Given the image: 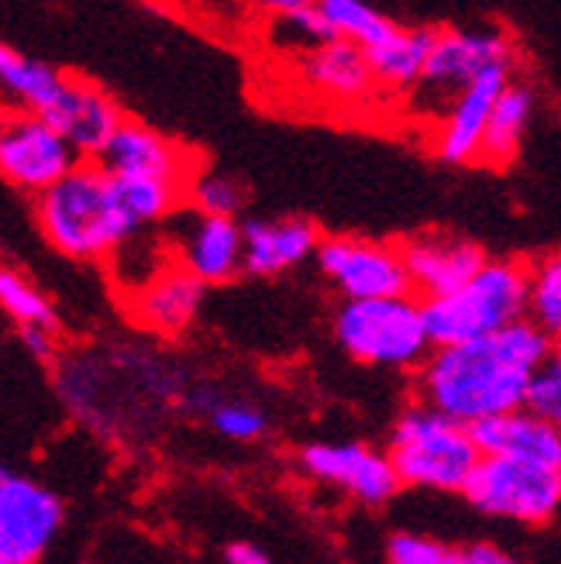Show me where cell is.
<instances>
[{
    "mask_svg": "<svg viewBox=\"0 0 561 564\" xmlns=\"http://www.w3.org/2000/svg\"><path fill=\"white\" fill-rule=\"evenodd\" d=\"M554 355V337L530 317H520L486 337L438 345L420 369V403L458 423H479L520 410L527 376Z\"/></svg>",
    "mask_w": 561,
    "mask_h": 564,
    "instance_id": "1",
    "label": "cell"
},
{
    "mask_svg": "<svg viewBox=\"0 0 561 564\" xmlns=\"http://www.w3.org/2000/svg\"><path fill=\"white\" fill-rule=\"evenodd\" d=\"M35 220L45 241L66 259L97 262L142 235L121 193L97 162H76L69 173L35 196Z\"/></svg>",
    "mask_w": 561,
    "mask_h": 564,
    "instance_id": "2",
    "label": "cell"
},
{
    "mask_svg": "<svg viewBox=\"0 0 561 564\" xmlns=\"http://www.w3.org/2000/svg\"><path fill=\"white\" fill-rule=\"evenodd\" d=\"M386 458L407 489L462 492L465 478L479 462V447L472 441L468 423L417 403L392 423Z\"/></svg>",
    "mask_w": 561,
    "mask_h": 564,
    "instance_id": "3",
    "label": "cell"
},
{
    "mask_svg": "<svg viewBox=\"0 0 561 564\" xmlns=\"http://www.w3.org/2000/svg\"><path fill=\"white\" fill-rule=\"evenodd\" d=\"M431 348L486 337L527 317V262L486 259L452 293L420 300Z\"/></svg>",
    "mask_w": 561,
    "mask_h": 564,
    "instance_id": "4",
    "label": "cell"
},
{
    "mask_svg": "<svg viewBox=\"0 0 561 564\" xmlns=\"http://www.w3.org/2000/svg\"><path fill=\"white\" fill-rule=\"evenodd\" d=\"M334 341L348 358L392 372L417 369L431 351L424 310L410 293L345 300L334 314Z\"/></svg>",
    "mask_w": 561,
    "mask_h": 564,
    "instance_id": "5",
    "label": "cell"
},
{
    "mask_svg": "<svg viewBox=\"0 0 561 564\" xmlns=\"http://www.w3.org/2000/svg\"><path fill=\"white\" fill-rule=\"evenodd\" d=\"M462 496L475 513L489 520L548 527L561 510V465L514 455H479Z\"/></svg>",
    "mask_w": 561,
    "mask_h": 564,
    "instance_id": "6",
    "label": "cell"
},
{
    "mask_svg": "<svg viewBox=\"0 0 561 564\" xmlns=\"http://www.w3.org/2000/svg\"><path fill=\"white\" fill-rule=\"evenodd\" d=\"M83 162L79 152L42 115L14 110L0 118V180L39 196Z\"/></svg>",
    "mask_w": 561,
    "mask_h": 564,
    "instance_id": "7",
    "label": "cell"
},
{
    "mask_svg": "<svg viewBox=\"0 0 561 564\" xmlns=\"http://www.w3.org/2000/svg\"><path fill=\"white\" fill-rule=\"evenodd\" d=\"M66 520L63 499L32 475L8 471L0 478V557L11 564H39Z\"/></svg>",
    "mask_w": 561,
    "mask_h": 564,
    "instance_id": "8",
    "label": "cell"
},
{
    "mask_svg": "<svg viewBox=\"0 0 561 564\" xmlns=\"http://www.w3.org/2000/svg\"><path fill=\"white\" fill-rule=\"evenodd\" d=\"M314 259L321 265V275L345 300H376V296L410 293L400 245L358 238V235H334V238L317 241Z\"/></svg>",
    "mask_w": 561,
    "mask_h": 564,
    "instance_id": "9",
    "label": "cell"
},
{
    "mask_svg": "<svg viewBox=\"0 0 561 564\" xmlns=\"http://www.w3.org/2000/svg\"><path fill=\"white\" fill-rule=\"evenodd\" d=\"M493 66H517V48L510 35L462 32V28L431 32L428 59L413 90L424 94L434 104H447L468 79H475Z\"/></svg>",
    "mask_w": 561,
    "mask_h": 564,
    "instance_id": "10",
    "label": "cell"
},
{
    "mask_svg": "<svg viewBox=\"0 0 561 564\" xmlns=\"http://www.w3.org/2000/svg\"><path fill=\"white\" fill-rule=\"evenodd\" d=\"M300 471L314 482L338 489L362 506H386L403 489L386 451L362 441H317L300 451Z\"/></svg>",
    "mask_w": 561,
    "mask_h": 564,
    "instance_id": "11",
    "label": "cell"
},
{
    "mask_svg": "<svg viewBox=\"0 0 561 564\" xmlns=\"http://www.w3.org/2000/svg\"><path fill=\"white\" fill-rule=\"evenodd\" d=\"M94 162L110 180H145V183H165L180 189H190V180L196 173L193 155L180 141L128 118H121L118 128L110 131V138L97 149Z\"/></svg>",
    "mask_w": 561,
    "mask_h": 564,
    "instance_id": "12",
    "label": "cell"
},
{
    "mask_svg": "<svg viewBox=\"0 0 561 564\" xmlns=\"http://www.w3.org/2000/svg\"><path fill=\"white\" fill-rule=\"evenodd\" d=\"M290 59L300 87L327 107H362L379 90L366 52L345 39H327Z\"/></svg>",
    "mask_w": 561,
    "mask_h": 564,
    "instance_id": "13",
    "label": "cell"
},
{
    "mask_svg": "<svg viewBox=\"0 0 561 564\" xmlns=\"http://www.w3.org/2000/svg\"><path fill=\"white\" fill-rule=\"evenodd\" d=\"M514 79V66H493L468 79L465 87L444 104V115L438 124V155L452 165L479 162V145L493 115V104L499 90Z\"/></svg>",
    "mask_w": 561,
    "mask_h": 564,
    "instance_id": "14",
    "label": "cell"
},
{
    "mask_svg": "<svg viewBox=\"0 0 561 564\" xmlns=\"http://www.w3.org/2000/svg\"><path fill=\"white\" fill-rule=\"evenodd\" d=\"M400 256H403L410 293H420V300L452 293L486 262V251L479 245L458 235H447V231L410 238L400 248Z\"/></svg>",
    "mask_w": 561,
    "mask_h": 564,
    "instance_id": "15",
    "label": "cell"
},
{
    "mask_svg": "<svg viewBox=\"0 0 561 564\" xmlns=\"http://www.w3.org/2000/svg\"><path fill=\"white\" fill-rule=\"evenodd\" d=\"M204 282H196L180 265H165L149 282L128 293V314L149 334L176 337L193 327L204 306Z\"/></svg>",
    "mask_w": 561,
    "mask_h": 564,
    "instance_id": "16",
    "label": "cell"
},
{
    "mask_svg": "<svg viewBox=\"0 0 561 564\" xmlns=\"http://www.w3.org/2000/svg\"><path fill=\"white\" fill-rule=\"evenodd\" d=\"M176 262L204 286L231 282L238 272H245L241 224L235 217L196 214L176 241Z\"/></svg>",
    "mask_w": 561,
    "mask_h": 564,
    "instance_id": "17",
    "label": "cell"
},
{
    "mask_svg": "<svg viewBox=\"0 0 561 564\" xmlns=\"http://www.w3.org/2000/svg\"><path fill=\"white\" fill-rule=\"evenodd\" d=\"M321 231L311 217H259L241 224L245 272L251 275H287L314 259Z\"/></svg>",
    "mask_w": 561,
    "mask_h": 564,
    "instance_id": "18",
    "label": "cell"
},
{
    "mask_svg": "<svg viewBox=\"0 0 561 564\" xmlns=\"http://www.w3.org/2000/svg\"><path fill=\"white\" fill-rule=\"evenodd\" d=\"M42 118L69 141L79 152V159H87V155H97V149L110 138V131L118 128L125 115L118 110L115 97L104 94L97 83L69 76L60 100H55Z\"/></svg>",
    "mask_w": 561,
    "mask_h": 564,
    "instance_id": "19",
    "label": "cell"
},
{
    "mask_svg": "<svg viewBox=\"0 0 561 564\" xmlns=\"http://www.w3.org/2000/svg\"><path fill=\"white\" fill-rule=\"evenodd\" d=\"M472 441L479 447V455H514L530 458L544 465H561V431L558 423L541 420L535 413L510 410L499 416H486L472 423Z\"/></svg>",
    "mask_w": 561,
    "mask_h": 564,
    "instance_id": "20",
    "label": "cell"
},
{
    "mask_svg": "<svg viewBox=\"0 0 561 564\" xmlns=\"http://www.w3.org/2000/svg\"><path fill=\"white\" fill-rule=\"evenodd\" d=\"M535 110H538L535 87L510 79L493 104V115H489L483 145H479V162L496 165V169L510 165L524 149V138H527L530 121H535Z\"/></svg>",
    "mask_w": 561,
    "mask_h": 564,
    "instance_id": "21",
    "label": "cell"
},
{
    "mask_svg": "<svg viewBox=\"0 0 561 564\" xmlns=\"http://www.w3.org/2000/svg\"><path fill=\"white\" fill-rule=\"evenodd\" d=\"M428 42H431V28H403L392 21L382 39H376L369 48H362L376 76V87L397 94L413 90L428 59Z\"/></svg>",
    "mask_w": 561,
    "mask_h": 564,
    "instance_id": "22",
    "label": "cell"
},
{
    "mask_svg": "<svg viewBox=\"0 0 561 564\" xmlns=\"http://www.w3.org/2000/svg\"><path fill=\"white\" fill-rule=\"evenodd\" d=\"M69 73L55 69L42 59H32L21 48L0 42V100H11L18 110H32V115H45V110L60 100Z\"/></svg>",
    "mask_w": 561,
    "mask_h": 564,
    "instance_id": "23",
    "label": "cell"
},
{
    "mask_svg": "<svg viewBox=\"0 0 561 564\" xmlns=\"http://www.w3.org/2000/svg\"><path fill=\"white\" fill-rule=\"evenodd\" d=\"M0 310L18 324V330H24V327L60 330V317H55V306H52L48 293L32 275L4 259H0Z\"/></svg>",
    "mask_w": 561,
    "mask_h": 564,
    "instance_id": "24",
    "label": "cell"
},
{
    "mask_svg": "<svg viewBox=\"0 0 561 564\" xmlns=\"http://www.w3.org/2000/svg\"><path fill=\"white\" fill-rule=\"evenodd\" d=\"M317 14L327 24L331 39H345L358 48H369L389 32V18H382L366 0H317Z\"/></svg>",
    "mask_w": 561,
    "mask_h": 564,
    "instance_id": "25",
    "label": "cell"
},
{
    "mask_svg": "<svg viewBox=\"0 0 561 564\" xmlns=\"http://www.w3.org/2000/svg\"><path fill=\"white\" fill-rule=\"evenodd\" d=\"M201 410L207 416L211 427L238 444L262 441L269 431V416L262 406L248 403V400H228V397H201Z\"/></svg>",
    "mask_w": 561,
    "mask_h": 564,
    "instance_id": "26",
    "label": "cell"
},
{
    "mask_svg": "<svg viewBox=\"0 0 561 564\" xmlns=\"http://www.w3.org/2000/svg\"><path fill=\"white\" fill-rule=\"evenodd\" d=\"M527 317L541 330L558 337L561 330V259L544 256L527 265Z\"/></svg>",
    "mask_w": 561,
    "mask_h": 564,
    "instance_id": "27",
    "label": "cell"
},
{
    "mask_svg": "<svg viewBox=\"0 0 561 564\" xmlns=\"http://www.w3.org/2000/svg\"><path fill=\"white\" fill-rule=\"evenodd\" d=\"M186 196L193 200L196 214L235 217L245 207V186L224 173H193Z\"/></svg>",
    "mask_w": 561,
    "mask_h": 564,
    "instance_id": "28",
    "label": "cell"
},
{
    "mask_svg": "<svg viewBox=\"0 0 561 564\" xmlns=\"http://www.w3.org/2000/svg\"><path fill=\"white\" fill-rule=\"evenodd\" d=\"M269 24H272V42H276V48L287 52V55L306 52V48H314V45H321V42L331 39L327 24L317 14V8L269 18Z\"/></svg>",
    "mask_w": 561,
    "mask_h": 564,
    "instance_id": "29",
    "label": "cell"
},
{
    "mask_svg": "<svg viewBox=\"0 0 561 564\" xmlns=\"http://www.w3.org/2000/svg\"><path fill=\"white\" fill-rule=\"evenodd\" d=\"M386 564H468L465 551L447 547L428 533H397L386 544Z\"/></svg>",
    "mask_w": 561,
    "mask_h": 564,
    "instance_id": "30",
    "label": "cell"
},
{
    "mask_svg": "<svg viewBox=\"0 0 561 564\" xmlns=\"http://www.w3.org/2000/svg\"><path fill=\"white\" fill-rule=\"evenodd\" d=\"M520 406L541 420H551V423L561 420V361H558V355L541 361L538 369L527 376Z\"/></svg>",
    "mask_w": 561,
    "mask_h": 564,
    "instance_id": "31",
    "label": "cell"
},
{
    "mask_svg": "<svg viewBox=\"0 0 561 564\" xmlns=\"http://www.w3.org/2000/svg\"><path fill=\"white\" fill-rule=\"evenodd\" d=\"M465 561L468 564H527L524 557L510 554L507 547H499V544H489V541L465 547Z\"/></svg>",
    "mask_w": 561,
    "mask_h": 564,
    "instance_id": "32",
    "label": "cell"
},
{
    "mask_svg": "<svg viewBox=\"0 0 561 564\" xmlns=\"http://www.w3.org/2000/svg\"><path fill=\"white\" fill-rule=\"evenodd\" d=\"M245 8H251L256 14H266V18H279V14H293V11H306L314 8L317 0H241Z\"/></svg>",
    "mask_w": 561,
    "mask_h": 564,
    "instance_id": "33",
    "label": "cell"
},
{
    "mask_svg": "<svg viewBox=\"0 0 561 564\" xmlns=\"http://www.w3.org/2000/svg\"><path fill=\"white\" fill-rule=\"evenodd\" d=\"M224 564H272V557L256 547V544H248V541H235L224 547Z\"/></svg>",
    "mask_w": 561,
    "mask_h": 564,
    "instance_id": "34",
    "label": "cell"
},
{
    "mask_svg": "<svg viewBox=\"0 0 561 564\" xmlns=\"http://www.w3.org/2000/svg\"><path fill=\"white\" fill-rule=\"evenodd\" d=\"M8 471H11V468H8V465H4V462H0V478H4V475H8Z\"/></svg>",
    "mask_w": 561,
    "mask_h": 564,
    "instance_id": "35",
    "label": "cell"
},
{
    "mask_svg": "<svg viewBox=\"0 0 561 564\" xmlns=\"http://www.w3.org/2000/svg\"><path fill=\"white\" fill-rule=\"evenodd\" d=\"M176 4H201V0H176Z\"/></svg>",
    "mask_w": 561,
    "mask_h": 564,
    "instance_id": "36",
    "label": "cell"
},
{
    "mask_svg": "<svg viewBox=\"0 0 561 564\" xmlns=\"http://www.w3.org/2000/svg\"><path fill=\"white\" fill-rule=\"evenodd\" d=\"M0 564H11V561H4V557H0Z\"/></svg>",
    "mask_w": 561,
    "mask_h": 564,
    "instance_id": "37",
    "label": "cell"
}]
</instances>
